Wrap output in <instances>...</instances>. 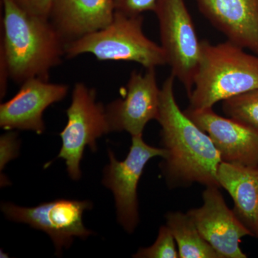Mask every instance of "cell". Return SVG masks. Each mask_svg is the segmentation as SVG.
<instances>
[{"instance_id": "6da1fadb", "label": "cell", "mask_w": 258, "mask_h": 258, "mask_svg": "<svg viewBox=\"0 0 258 258\" xmlns=\"http://www.w3.org/2000/svg\"><path fill=\"white\" fill-rule=\"evenodd\" d=\"M174 80L171 74L161 88L157 120L166 152L161 171L174 187L195 183L220 187L217 173L221 157L208 134L180 109L174 96Z\"/></svg>"}, {"instance_id": "7a4b0ae2", "label": "cell", "mask_w": 258, "mask_h": 258, "mask_svg": "<svg viewBox=\"0 0 258 258\" xmlns=\"http://www.w3.org/2000/svg\"><path fill=\"white\" fill-rule=\"evenodd\" d=\"M3 54L12 81L22 84L37 78L49 81L50 71L66 56V42L48 18L27 13L13 0H1Z\"/></svg>"}, {"instance_id": "3957f363", "label": "cell", "mask_w": 258, "mask_h": 258, "mask_svg": "<svg viewBox=\"0 0 258 258\" xmlns=\"http://www.w3.org/2000/svg\"><path fill=\"white\" fill-rule=\"evenodd\" d=\"M258 88V55L233 42L213 45L202 40L200 62L189 108H212L215 103Z\"/></svg>"}, {"instance_id": "277c9868", "label": "cell", "mask_w": 258, "mask_h": 258, "mask_svg": "<svg viewBox=\"0 0 258 258\" xmlns=\"http://www.w3.org/2000/svg\"><path fill=\"white\" fill-rule=\"evenodd\" d=\"M143 25V15L115 11L104 28L68 42L64 57L91 54L100 61L134 62L146 69L167 64L162 47L146 36Z\"/></svg>"}, {"instance_id": "5b68a950", "label": "cell", "mask_w": 258, "mask_h": 258, "mask_svg": "<svg viewBox=\"0 0 258 258\" xmlns=\"http://www.w3.org/2000/svg\"><path fill=\"white\" fill-rule=\"evenodd\" d=\"M68 121L60 132L62 147L57 158L64 159L70 177L80 179V165L86 147L96 152V142L111 132L106 106L97 101L96 90L85 83L75 84L71 103L66 110Z\"/></svg>"}, {"instance_id": "8992f818", "label": "cell", "mask_w": 258, "mask_h": 258, "mask_svg": "<svg viewBox=\"0 0 258 258\" xmlns=\"http://www.w3.org/2000/svg\"><path fill=\"white\" fill-rule=\"evenodd\" d=\"M154 13L159 23L161 47L171 74L182 83L189 96L201 51L192 18L184 0H157Z\"/></svg>"}, {"instance_id": "52a82bcc", "label": "cell", "mask_w": 258, "mask_h": 258, "mask_svg": "<svg viewBox=\"0 0 258 258\" xmlns=\"http://www.w3.org/2000/svg\"><path fill=\"white\" fill-rule=\"evenodd\" d=\"M92 208L89 201L76 200H54L32 208H23L13 203L2 204L1 210L10 221L27 224L45 232L61 256L63 248H69L75 237L87 238L93 232L85 227L83 213Z\"/></svg>"}, {"instance_id": "ba28073f", "label": "cell", "mask_w": 258, "mask_h": 258, "mask_svg": "<svg viewBox=\"0 0 258 258\" xmlns=\"http://www.w3.org/2000/svg\"><path fill=\"white\" fill-rule=\"evenodd\" d=\"M163 148L152 147L142 135L132 137L128 155L123 161L115 159L108 151L110 162L104 169L103 184L114 196L118 223L128 233H133L139 222L137 187L144 168L154 157H165Z\"/></svg>"}, {"instance_id": "9c48e42d", "label": "cell", "mask_w": 258, "mask_h": 258, "mask_svg": "<svg viewBox=\"0 0 258 258\" xmlns=\"http://www.w3.org/2000/svg\"><path fill=\"white\" fill-rule=\"evenodd\" d=\"M187 213L200 234L222 258L247 257L241 249V240L252 234L227 206L218 186H207L203 205Z\"/></svg>"}, {"instance_id": "30bf717a", "label": "cell", "mask_w": 258, "mask_h": 258, "mask_svg": "<svg viewBox=\"0 0 258 258\" xmlns=\"http://www.w3.org/2000/svg\"><path fill=\"white\" fill-rule=\"evenodd\" d=\"M160 93L155 69H146L144 74L133 71L123 98L106 106L111 132H126L132 137L142 135L147 123L157 120Z\"/></svg>"}, {"instance_id": "8fae6325", "label": "cell", "mask_w": 258, "mask_h": 258, "mask_svg": "<svg viewBox=\"0 0 258 258\" xmlns=\"http://www.w3.org/2000/svg\"><path fill=\"white\" fill-rule=\"evenodd\" d=\"M69 86L37 78L27 80L9 101L0 105V126L5 130L45 131L43 113L54 103L66 98Z\"/></svg>"}, {"instance_id": "7c38bea8", "label": "cell", "mask_w": 258, "mask_h": 258, "mask_svg": "<svg viewBox=\"0 0 258 258\" xmlns=\"http://www.w3.org/2000/svg\"><path fill=\"white\" fill-rule=\"evenodd\" d=\"M185 114L208 134L222 161L258 167V134L233 118L217 114L212 108H188Z\"/></svg>"}, {"instance_id": "4fadbf2b", "label": "cell", "mask_w": 258, "mask_h": 258, "mask_svg": "<svg viewBox=\"0 0 258 258\" xmlns=\"http://www.w3.org/2000/svg\"><path fill=\"white\" fill-rule=\"evenodd\" d=\"M201 14L229 41L258 55V0H196Z\"/></svg>"}, {"instance_id": "5bb4252c", "label": "cell", "mask_w": 258, "mask_h": 258, "mask_svg": "<svg viewBox=\"0 0 258 258\" xmlns=\"http://www.w3.org/2000/svg\"><path fill=\"white\" fill-rule=\"evenodd\" d=\"M115 12L113 0H52L49 20L67 44L104 28Z\"/></svg>"}, {"instance_id": "9a60e30c", "label": "cell", "mask_w": 258, "mask_h": 258, "mask_svg": "<svg viewBox=\"0 0 258 258\" xmlns=\"http://www.w3.org/2000/svg\"><path fill=\"white\" fill-rule=\"evenodd\" d=\"M217 177L233 200L235 215L258 238V167L222 161Z\"/></svg>"}, {"instance_id": "2e32d148", "label": "cell", "mask_w": 258, "mask_h": 258, "mask_svg": "<svg viewBox=\"0 0 258 258\" xmlns=\"http://www.w3.org/2000/svg\"><path fill=\"white\" fill-rule=\"evenodd\" d=\"M166 218L180 258H222L199 232L189 214L169 212Z\"/></svg>"}, {"instance_id": "e0dca14e", "label": "cell", "mask_w": 258, "mask_h": 258, "mask_svg": "<svg viewBox=\"0 0 258 258\" xmlns=\"http://www.w3.org/2000/svg\"><path fill=\"white\" fill-rule=\"evenodd\" d=\"M222 111L258 134V88L222 101Z\"/></svg>"}, {"instance_id": "ac0fdd59", "label": "cell", "mask_w": 258, "mask_h": 258, "mask_svg": "<svg viewBox=\"0 0 258 258\" xmlns=\"http://www.w3.org/2000/svg\"><path fill=\"white\" fill-rule=\"evenodd\" d=\"M175 239L167 225L159 228L157 240L150 247L140 248L133 256L136 258H178Z\"/></svg>"}, {"instance_id": "d6986e66", "label": "cell", "mask_w": 258, "mask_h": 258, "mask_svg": "<svg viewBox=\"0 0 258 258\" xmlns=\"http://www.w3.org/2000/svg\"><path fill=\"white\" fill-rule=\"evenodd\" d=\"M0 169L3 171L9 161L18 157L20 149V141L18 139V134L10 131L3 134L0 138Z\"/></svg>"}, {"instance_id": "ffe728a7", "label": "cell", "mask_w": 258, "mask_h": 258, "mask_svg": "<svg viewBox=\"0 0 258 258\" xmlns=\"http://www.w3.org/2000/svg\"><path fill=\"white\" fill-rule=\"evenodd\" d=\"M157 0H113L115 11L130 15L154 12Z\"/></svg>"}, {"instance_id": "44dd1931", "label": "cell", "mask_w": 258, "mask_h": 258, "mask_svg": "<svg viewBox=\"0 0 258 258\" xmlns=\"http://www.w3.org/2000/svg\"><path fill=\"white\" fill-rule=\"evenodd\" d=\"M20 8L30 14L48 18L52 0H13Z\"/></svg>"}]
</instances>
